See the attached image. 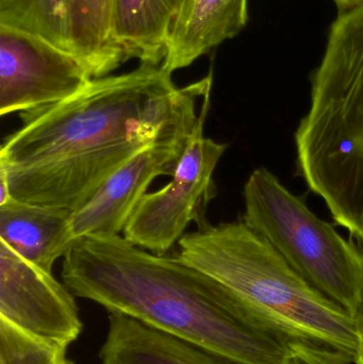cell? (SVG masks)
<instances>
[{"instance_id": "obj_9", "label": "cell", "mask_w": 363, "mask_h": 364, "mask_svg": "<svg viewBox=\"0 0 363 364\" xmlns=\"http://www.w3.org/2000/svg\"><path fill=\"white\" fill-rule=\"evenodd\" d=\"M192 134L160 139L117 171L72 213L70 226L75 239L121 235L153 181L159 176H173Z\"/></svg>"}, {"instance_id": "obj_4", "label": "cell", "mask_w": 363, "mask_h": 364, "mask_svg": "<svg viewBox=\"0 0 363 364\" xmlns=\"http://www.w3.org/2000/svg\"><path fill=\"white\" fill-rule=\"evenodd\" d=\"M179 259L227 287L262 322L290 341H308L355 360V322L315 290L242 220L185 233Z\"/></svg>"}, {"instance_id": "obj_7", "label": "cell", "mask_w": 363, "mask_h": 364, "mask_svg": "<svg viewBox=\"0 0 363 364\" xmlns=\"http://www.w3.org/2000/svg\"><path fill=\"white\" fill-rule=\"evenodd\" d=\"M80 60L42 38L0 26V115L62 102L92 80Z\"/></svg>"}, {"instance_id": "obj_1", "label": "cell", "mask_w": 363, "mask_h": 364, "mask_svg": "<svg viewBox=\"0 0 363 364\" xmlns=\"http://www.w3.org/2000/svg\"><path fill=\"white\" fill-rule=\"evenodd\" d=\"M211 87L210 74L178 89L170 73L148 64L92 79L62 102L21 112L0 149V175L16 200L77 211L149 145L193 134L196 105Z\"/></svg>"}, {"instance_id": "obj_3", "label": "cell", "mask_w": 363, "mask_h": 364, "mask_svg": "<svg viewBox=\"0 0 363 364\" xmlns=\"http://www.w3.org/2000/svg\"><path fill=\"white\" fill-rule=\"evenodd\" d=\"M296 141L298 174L363 247V4L332 23Z\"/></svg>"}, {"instance_id": "obj_16", "label": "cell", "mask_w": 363, "mask_h": 364, "mask_svg": "<svg viewBox=\"0 0 363 364\" xmlns=\"http://www.w3.org/2000/svg\"><path fill=\"white\" fill-rule=\"evenodd\" d=\"M66 346L44 341L0 318V364H74Z\"/></svg>"}, {"instance_id": "obj_15", "label": "cell", "mask_w": 363, "mask_h": 364, "mask_svg": "<svg viewBox=\"0 0 363 364\" xmlns=\"http://www.w3.org/2000/svg\"><path fill=\"white\" fill-rule=\"evenodd\" d=\"M0 26L31 34L74 55L68 0H0Z\"/></svg>"}, {"instance_id": "obj_11", "label": "cell", "mask_w": 363, "mask_h": 364, "mask_svg": "<svg viewBox=\"0 0 363 364\" xmlns=\"http://www.w3.org/2000/svg\"><path fill=\"white\" fill-rule=\"evenodd\" d=\"M74 212L11 198L0 205V241L21 258L53 273L55 261L64 258L77 241L70 226Z\"/></svg>"}, {"instance_id": "obj_2", "label": "cell", "mask_w": 363, "mask_h": 364, "mask_svg": "<svg viewBox=\"0 0 363 364\" xmlns=\"http://www.w3.org/2000/svg\"><path fill=\"white\" fill-rule=\"evenodd\" d=\"M72 294L244 364H288L291 342L232 291L178 257L121 237H83L64 257Z\"/></svg>"}, {"instance_id": "obj_13", "label": "cell", "mask_w": 363, "mask_h": 364, "mask_svg": "<svg viewBox=\"0 0 363 364\" xmlns=\"http://www.w3.org/2000/svg\"><path fill=\"white\" fill-rule=\"evenodd\" d=\"M178 0H113L111 38L126 60L160 66L168 53Z\"/></svg>"}, {"instance_id": "obj_6", "label": "cell", "mask_w": 363, "mask_h": 364, "mask_svg": "<svg viewBox=\"0 0 363 364\" xmlns=\"http://www.w3.org/2000/svg\"><path fill=\"white\" fill-rule=\"evenodd\" d=\"M210 93L202 100L200 122L177 164L172 181L156 192L146 193L134 208L123 237L138 247L166 255L178 244L191 223L208 224L207 209L217 196L215 175L227 145L205 136Z\"/></svg>"}, {"instance_id": "obj_12", "label": "cell", "mask_w": 363, "mask_h": 364, "mask_svg": "<svg viewBox=\"0 0 363 364\" xmlns=\"http://www.w3.org/2000/svg\"><path fill=\"white\" fill-rule=\"evenodd\" d=\"M99 356L102 364H244L117 314Z\"/></svg>"}, {"instance_id": "obj_10", "label": "cell", "mask_w": 363, "mask_h": 364, "mask_svg": "<svg viewBox=\"0 0 363 364\" xmlns=\"http://www.w3.org/2000/svg\"><path fill=\"white\" fill-rule=\"evenodd\" d=\"M247 21L249 0H178L162 68L170 74L188 68L238 36Z\"/></svg>"}, {"instance_id": "obj_18", "label": "cell", "mask_w": 363, "mask_h": 364, "mask_svg": "<svg viewBox=\"0 0 363 364\" xmlns=\"http://www.w3.org/2000/svg\"><path fill=\"white\" fill-rule=\"evenodd\" d=\"M355 322L356 336H357V354L355 364H363V303L359 311L354 318Z\"/></svg>"}, {"instance_id": "obj_19", "label": "cell", "mask_w": 363, "mask_h": 364, "mask_svg": "<svg viewBox=\"0 0 363 364\" xmlns=\"http://www.w3.org/2000/svg\"><path fill=\"white\" fill-rule=\"evenodd\" d=\"M340 11L350 10L363 4V0H334Z\"/></svg>"}, {"instance_id": "obj_17", "label": "cell", "mask_w": 363, "mask_h": 364, "mask_svg": "<svg viewBox=\"0 0 363 364\" xmlns=\"http://www.w3.org/2000/svg\"><path fill=\"white\" fill-rule=\"evenodd\" d=\"M349 355L308 341H292L288 364H354Z\"/></svg>"}, {"instance_id": "obj_5", "label": "cell", "mask_w": 363, "mask_h": 364, "mask_svg": "<svg viewBox=\"0 0 363 364\" xmlns=\"http://www.w3.org/2000/svg\"><path fill=\"white\" fill-rule=\"evenodd\" d=\"M241 220L311 287L355 318L363 303V250L339 235L264 168L243 191Z\"/></svg>"}, {"instance_id": "obj_8", "label": "cell", "mask_w": 363, "mask_h": 364, "mask_svg": "<svg viewBox=\"0 0 363 364\" xmlns=\"http://www.w3.org/2000/svg\"><path fill=\"white\" fill-rule=\"evenodd\" d=\"M0 318L67 348L82 331L72 291L0 241Z\"/></svg>"}, {"instance_id": "obj_14", "label": "cell", "mask_w": 363, "mask_h": 364, "mask_svg": "<svg viewBox=\"0 0 363 364\" xmlns=\"http://www.w3.org/2000/svg\"><path fill=\"white\" fill-rule=\"evenodd\" d=\"M113 0H68L70 41L92 78L109 76L127 61L111 38Z\"/></svg>"}]
</instances>
